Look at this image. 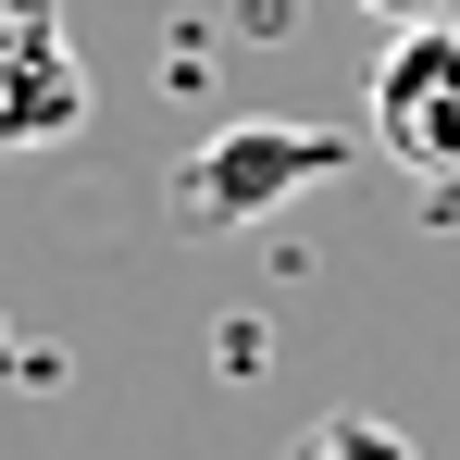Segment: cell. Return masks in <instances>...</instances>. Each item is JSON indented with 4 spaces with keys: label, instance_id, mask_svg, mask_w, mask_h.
<instances>
[{
    "label": "cell",
    "instance_id": "52a82bcc",
    "mask_svg": "<svg viewBox=\"0 0 460 460\" xmlns=\"http://www.w3.org/2000/svg\"><path fill=\"white\" fill-rule=\"evenodd\" d=\"M0 336H13V323H0Z\"/></svg>",
    "mask_w": 460,
    "mask_h": 460
},
{
    "label": "cell",
    "instance_id": "3957f363",
    "mask_svg": "<svg viewBox=\"0 0 460 460\" xmlns=\"http://www.w3.org/2000/svg\"><path fill=\"white\" fill-rule=\"evenodd\" d=\"M63 137H87V63L63 25H25V38H0V162L63 150Z\"/></svg>",
    "mask_w": 460,
    "mask_h": 460
},
{
    "label": "cell",
    "instance_id": "7a4b0ae2",
    "mask_svg": "<svg viewBox=\"0 0 460 460\" xmlns=\"http://www.w3.org/2000/svg\"><path fill=\"white\" fill-rule=\"evenodd\" d=\"M374 150L423 187H460V13L385 38L374 63Z\"/></svg>",
    "mask_w": 460,
    "mask_h": 460
},
{
    "label": "cell",
    "instance_id": "277c9868",
    "mask_svg": "<svg viewBox=\"0 0 460 460\" xmlns=\"http://www.w3.org/2000/svg\"><path fill=\"white\" fill-rule=\"evenodd\" d=\"M287 460H423V448H411V436H398L385 411H323V423H311Z\"/></svg>",
    "mask_w": 460,
    "mask_h": 460
},
{
    "label": "cell",
    "instance_id": "6da1fadb",
    "mask_svg": "<svg viewBox=\"0 0 460 460\" xmlns=\"http://www.w3.org/2000/svg\"><path fill=\"white\" fill-rule=\"evenodd\" d=\"M349 162H361V137H336V125L236 112V125H212V137H187V162L162 174V212H174V236H261L287 199L336 187Z\"/></svg>",
    "mask_w": 460,
    "mask_h": 460
},
{
    "label": "cell",
    "instance_id": "8992f818",
    "mask_svg": "<svg viewBox=\"0 0 460 460\" xmlns=\"http://www.w3.org/2000/svg\"><path fill=\"white\" fill-rule=\"evenodd\" d=\"M25 25H63V0H0V38H25Z\"/></svg>",
    "mask_w": 460,
    "mask_h": 460
},
{
    "label": "cell",
    "instance_id": "5b68a950",
    "mask_svg": "<svg viewBox=\"0 0 460 460\" xmlns=\"http://www.w3.org/2000/svg\"><path fill=\"white\" fill-rule=\"evenodd\" d=\"M361 13H374V25H398V38H411V25H436V13H460V0H361Z\"/></svg>",
    "mask_w": 460,
    "mask_h": 460
}]
</instances>
